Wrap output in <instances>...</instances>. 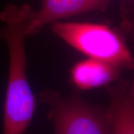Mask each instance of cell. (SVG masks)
Instances as JSON below:
<instances>
[{
    "mask_svg": "<svg viewBox=\"0 0 134 134\" xmlns=\"http://www.w3.org/2000/svg\"><path fill=\"white\" fill-rule=\"evenodd\" d=\"M32 11L28 5L9 4L0 13L4 26L0 41L9 50V73L3 114V134H24L31 124L36 108V99L26 74L24 38Z\"/></svg>",
    "mask_w": 134,
    "mask_h": 134,
    "instance_id": "1",
    "label": "cell"
},
{
    "mask_svg": "<svg viewBox=\"0 0 134 134\" xmlns=\"http://www.w3.org/2000/svg\"><path fill=\"white\" fill-rule=\"evenodd\" d=\"M52 31L71 47L90 58L132 70L134 60L117 34L104 25L54 22Z\"/></svg>",
    "mask_w": 134,
    "mask_h": 134,
    "instance_id": "2",
    "label": "cell"
},
{
    "mask_svg": "<svg viewBox=\"0 0 134 134\" xmlns=\"http://www.w3.org/2000/svg\"><path fill=\"white\" fill-rule=\"evenodd\" d=\"M40 99L49 106L55 134H109L107 108L92 104L77 93L63 96L46 90Z\"/></svg>",
    "mask_w": 134,
    "mask_h": 134,
    "instance_id": "3",
    "label": "cell"
},
{
    "mask_svg": "<svg viewBox=\"0 0 134 134\" xmlns=\"http://www.w3.org/2000/svg\"><path fill=\"white\" fill-rule=\"evenodd\" d=\"M109 134H134V83L120 79L106 85Z\"/></svg>",
    "mask_w": 134,
    "mask_h": 134,
    "instance_id": "4",
    "label": "cell"
},
{
    "mask_svg": "<svg viewBox=\"0 0 134 134\" xmlns=\"http://www.w3.org/2000/svg\"><path fill=\"white\" fill-rule=\"evenodd\" d=\"M110 0H42V8L32 14L26 37L36 35L48 23L91 11H104Z\"/></svg>",
    "mask_w": 134,
    "mask_h": 134,
    "instance_id": "5",
    "label": "cell"
},
{
    "mask_svg": "<svg viewBox=\"0 0 134 134\" xmlns=\"http://www.w3.org/2000/svg\"><path fill=\"white\" fill-rule=\"evenodd\" d=\"M122 69L98 60L89 58L78 63L71 70V80L83 90L106 86L118 79Z\"/></svg>",
    "mask_w": 134,
    "mask_h": 134,
    "instance_id": "6",
    "label": "cell"
}]
</instances>
